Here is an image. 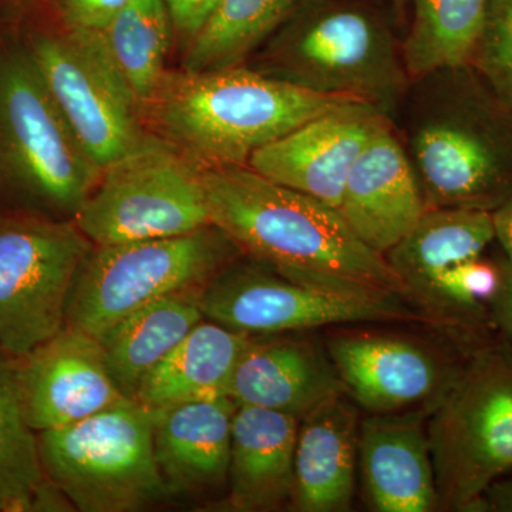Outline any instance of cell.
Returning <instances> with one entry per match:
<instances>
[{
	"label": "cell",
	"instance_id": "cell-1",
	"mask_svg": "<svg viewBox=\"0 0 512 512\" xmlns=\"http://www.w3.org/2000/svg\"><path fill=\"white\" fill-rule=\"evenodd\" d=\"M212 225L285 278L370 302H409L399 276L336 208L248 165L204 168ZM414 306V305H413Z\"/></svg>",
	"mask_w": 512,
	"mask_h": 512
},
{
	"label": "cell",
	"instance_id": "cell-2",
	"mask_svg": "<svg viewBox=\"0 0 512 512\" xmlns=\"http://www.w3.org/2000/svg\"><path fill=\"white\" fill-rule=\"evenodd\" d=\"M400 110L427 210L493 212L511 197L512 107L471 64L410 80Z\"/></svg>",
	"mask_w": 512,
	"mask_h": 512
},
{
	"label": "cell",
	"instance_id": "cell-3",
	"mask_svg": "<svg viewBox=\"0 0 512 512\" xmlns=\"http://www.w3.org/2000/svg\"><path fill=\"white\" fill-rule=\"evenodd\" d=\"M353 100L309 92L238 64L167 70L143 116L156 136L201 167H239L295 128Z\"/></svg>",
	"mask_w": 512,
	"mask_h": 512
},
{
	"label": "cell",
	"instance_id": "cell-4",
	"mask_svg": "<svg viewBox=\"0 0 512 512\" xmlns=\"http://www.w3.org/2000/svg\"><path fill=\"white\" fill-rule=\"evenodd\" d=\"M261 47L258 72L366 101L392 120L410 86L402 43L379 16L352 3L305 0Z\"/></svg>",
	"mask_w": 512,
	"mask_h": 512
},
{
	"label": "cell",
	"instance_id": "cell-5",
	"mask_svg": "<svg viewBox=\"0 0 512 512\" xmlns=\"http://www.w3.org/2000/svg\"><path fill=\"white\" fill-rule=\"evenodd\" d=\"M101 171L74 136L28 46L0 47V198L9 212L73 220Z\"/></svg>",
	"mask_w": 512,
	"mask_h": 512
},
{
	"label": "cell",
	"instance_id": "cell-6",
	"mask_svg": "<svg viewBox=\"0 0 512 512\" xmlns=\"http://www.w3.org/2000/svg\"><path fill=\"white\" fill-rule=\"evenodd\" d=\"M439 510L481 512L512 471V342L495 332L467 357L427 420Z\"/></svg>",
	"mask_w": 512,
	"mask_h": 512
},
{
	"label": "cell",
	"instance_id": "cell-7",
	"mask_svg": "<svg viewBox=\"0 0 512 512\" xmlns=\"http://www.w3.org/2000/svg\"><path fill=\"white\" fill-rule=\"evenodd\" d=\"M156 412L133 399L37 433L52 484L82 512L143 510L168 497L154 451Z\"/></svg>",
	"mask_w": 512,
	"mask_h": 512
},
{
	"label": "cell",
	"instance_id": "cell-8",
	"mask_svg": "<svg viewBox=\"0 0 512 512\" xmlns=\"http://www.w3.org/2000/svg\"><path fill=\"white\" fill-rule=\"evenodd\" d=\"M242 255L215 225L178 237L94 245L74 281L64 326L99 340L147 303L207 288Z\"/></svg>",
	"mask_w": 512,
	"mask_h": 512
},
{
	"label": "cell",
	"instance_id": "cell-9",
	"mask_svg": "<svg viewBox=\"0 0 512 512\" xmlns=\"http://www.w3.org/2000/svg\"><path fill=\"white\" fill-rule=\"evenodd\" d=\"M73 221L94 245L178 237L210 227L204 167L153 134L101 171Z\"/></svg>",
	"mask_w": 512,
	"mask_h": 512
},
{
	"label": "cell",
	"instance_id": "cell-10",
	"mask_svg": "<svg viewBox=\"0 0 512 512\" xmlns=\"http://www.w3.org/2000/svg\"><path fill=\"white\" fill-rule=\"evenodd\" d=\"M93 248L73 220L0 214V352L19 359L64 328L70 292Z\"/></svg>",
	"mask_w": 512,
	"mask_h": 512
},
{
	"label": "cell",
	"instance_id": "cell-11",
	"mask_svg": "<svg viewBox=\"0 0 512 512\" xmlns=\"http://www.w3.org/2000/svg\"><path fill=\"white\" fill-rule=\"evenodd\" d=\"M25 45L74 136L100 170L153 137L103 33L37 32Z\"/></svg>",
	"mask_w": 512,
	"mask_h": 512
},
{
	"label": "cell",
	"instance_id": "cell-12",
	"mask_svg": "<svg viewBox=\"0 0 512 512\" xmlns=\"http://www.w3.org/2000/svg\"><path fill=\"white\" fill-rule=\"evenodd\" d=\"M244 256V255H242ZM227 266L202 291L205 319L248 335L306 332L353 323L434 326L412 303L370 302L299 284L255 259Z\"/></svg>",
	"mask_w": 512,
	"mask_h": 512
},
{
	"label": "cell",
	"instance_id": "cell-13",
	"mask_svg": "<svg viewBox=\"0 0 512 512\" xmlns=\"http://www.w3.org/2000/svg\"><path fill=\"white\" fill-rule=\"evenodd\" d=\"M477 346L433 349L394 333L342 330L326 350L345 393L367 412L430 413Z\"/></svg>",
	"mask_w": 512,
	"mask_h": 512
},
{
	"label": "cell",
	"instance_id": "cell-14",
	"mask_svg": "<svg viewBox=\"0 0 512 512\" xmlns=\"http://www.w3.org/2000/svg\"><path fill=\"white\" fill-rule=\"evenodd\" d=\"M12 362L23 412L37 433L127 399L107 369L99 340L70 326Z\"/></svg>",
	"mask_w": 512,
	"mask_h": 512
},
{
	"label": "cell",
	"instance_id": "cell-15",
	"mask_svg": "<svg viewBox=\"0 0 512 512\" xmlns=\"http://www.w3.org/2000/svg\"><path fill=\"white\" fill-rule=\"evenodd\" d=\"M392 121L372 104L349 101L256 151L248 167L338 210L356 158Z\"/></svg>",
	"mask_w": 512,
	"mask_h": 512
},
{
	"label": "cell",
	"instance_id": "cell-16",
	"mask_svg": "<svg viewBox=\"0 0 512 512\" xmlns=\"http://www.w3.org/2000/svg\"><path fill=\"white\" fill-rule=\"evenodd\" d=\"M367 247L386 254L427 207L394 123L379 128L350 168L338 207Z\"/></svg>",
	"mask_w": 512,
	"mask_h": 512
},
{
	"label": "cell",
	"instance_id": "cell-17",
	"mask_svg": "<svg viewBox=\"0 0 512 512\" xmlns=\"http://www.w3.org/2000/svg\"><path fill=\"white\" fill-rule=\"evenodd\" d=\"M303 332L251 335L239 356L228 396L238 406L306 413L345 393L328 350Z\"/></svg>",
	"mask_w": 512,
	"mask_h": 512
},
{
	"label": "cell",
	"instance_id": "cell-18",
	"mask_svg": "<svg viewBox=\"0 0 512 512\" xmlns=\"http://www.w3.org/2000/svg\"><path fill=\"white\" fill-rule=\"evenodd\" d=\"M424 410L370 413L360 421L359 467L376 512L439 510L436 474Z\"/></svg>",
	"mask_w": 512,
	"mask_h": 512
},
{
	"label": "cell",
	"instance_id": "cell-19",
	"mask_svg": "<svg viewBox=\"0 0 512 512\" xmlns=\"http://www.w3.org/2000/svg\"><path fill=\"white\" fill-rule=\"evenodd\" d=\"M357 409L339 393L306 413L295 448L292 510L346 512L352 508L359 461Z\"/></svg>",
	"mask_w": 512,
	"mask_h": 512
},
{
	"label": "cell",
	"instance_id": "cell-20",
	"mask_svg": "<svg viewBox=\"0 0 512 512\" xmlns=\"http://www.w3.org/2000/svg\"><path fill=\"white\" fill-rule=\"evenodd\" d=\"M231 397L154 410V451L168 494H202L228 483Z\"/></svg>",
	"mask_w": 512,
	"mask_h": 512
},
{
	"label": "cell",
	"instance_id": "cell-21",
	"mask_svg": "<svg viewBox=\"0 0 512 512\" xmlns=\"http://www.w3.org/2000/svg\"><path fill=\"white\" fill-rule=\"evenodd\" d=\"M301 419L264 407L238 406L232 420L227 507L274 511L291 507Z\"/></svg>",
	"mask_w": 512,
	"mask_h": 512
},
{
	"label": "cell",
	"instance_id": "cell-22",
	"mask_svg": "<svg viewBox=\"0 0 512 512\" xmlns=\"http://www.w3.org/2000/svg\"><path fill=\"white\" fill-rule=\"evenodd\" d=\"M251 335L201 320L144 379L134 397L150 409L229 397L239 356Z\"/></svg>",
	"mask_w": 512,
	"mask_h": 512
},
{
	"label": "cell",
	"instance_id": "cell-23",
	"mask_svg": "<svg viewBox=\"0 0 512 512\" xmlns=\"http://www.w3.org/2000/svg\"><path fill=\"white\" fill-rule=\"evenodd\" d=\"M494 241L491 212L434 208L426 211L384 259L402 281L409 302L419 309L431 285L446 269L483 255Z\"/></svg>",
	"mask_w": 512,
	"mask_h": 512
},
{
	"label": "cell",
	"instance_id": "cell-24",
	"mask_svg": "<svg viewBox=\"0 0 512 512\" xmlns=\"http://www.w3.org/2000/svg\"><path fill=\"white\" fill-rule=\"evenodd\" d=\"M202 291L171 293L147 303L101 336L107 369L124 397L134 400L151 370L205 319Z\"/></svg>",
	"mask_w": 512,
	"mask_h": 512
},
{
	"label": "cell",
	"instance_id": "cell-25",
	"mask_svg": "<svg viewBox=\"0 0 512 512\" xmlns=\"http://www.w3.org/2000/svg\"><path fill=\"white\" fill-rule=\"evenodd\" d=\"M72 505L47 478L16 386L12 357L0 352V512L66 511Z\"/></svg>",
	"mask_w": 512,
	"mask_h": 512
},
{
	"label": "cell",
	"instance_id": "cell-26",
	"mask_svg": "<svg viewBox=\"0 0 512 512\" xmlns=\"http://www.w3.org/2000/svg\"><path fill=\"white\" fill-rule=\"evenodd\" d=\"M305 0H224L197 39L187 47L190 72L244 64Z\"/></svg>",
	"mask_w": 512,
	"mask_h": 512
},
{
	"label": "cell",
	"instance_id": "cell-27",
	"mask_svg": "<svg viewBox=\"0 0 512 512\" xmlns=\"http://www.w3.org/2000/svg\"><path fill=\"white\" fill-rule=\"evenodd\" d=\"M413 22L402 43L410 80L468 63L487 0H412Z\"/></svg>",
	"mask_w": 512,
	"mask_h": 512
},
{
	"label": "cell",
	"instance_id": "cell-28",
	"mask_svg": "<svg viewBox=\"0 0 512 512\" xmlns=\"http://www.w3.org/2000/svg\"><path fill=\"white\" fill-rule=\"evenodd\" d=\"M101 33L143 110L167 73L173 26L163 0H131Z\"/></svg>",
	"mask_w": 512,
	"mask_h": 512
},
{
	"label": "cell",
	"instance_id": "cell-29",
	"mask_svg": "<svg viewBox=\"0 0 512 512\" xmlns=\"http://www.w3.org/2000/svg\"><path fill=\"white\" fill-rule=\"evenodd\" d=\"M468 64L512 107V0H487Z\"/></svg>",
	"mask_w": 512,
	"mask_h": 512
},
{
	"label": "cell",
	"instance_id": "cell-30",
	"mask_svg": "<svg viewBox=\"0 0 512 512\" xmlns=\"http://www.w3.org/2000/svg\"><path fill=\"white\" fill-rule=\"evenodd\" d=\"M131 0H56L64 29L103 32Z\"/></svg>",
	"mask_w": 512,
	"mask_h": 512
},
{
	"label": "cell",
	"instance_id": "cell-31",
	"mask_svg": "<svg viewBox=\"0 0 512 512\" xmlns=\"http://www.w3.org/2000/svg\"><path fill=\"white\" fill-rule=\"evenodd\" d=\"M173 32L183 37L187 47L214 18L224 0H163Z\"/></svg>",
	"mask_w": 512,
	"mask_h": 512
},
{
	"label": "cell",
	"instance_id": "cell-32",
	"mask_svg": "<svg viewBox=\"0 0 512 512\" xmlns=\"http://www.w3.org/2000/svg\"><path fill=\"white\" fill-rule=\"evenodd\" d=\"M500 262L503 276L500 289L491 302L490 311L495 328L512 342V266L503 254L500 255Z\"/></svg>",
	"mask_w": 512,
	"mask_h": 512
},
{
	"label": "cell",
	"instance_id": "cell-33",
	"mask_svg": "<svg viewBox=\"0 0 512 512\" xmlns=\"http://www.w3.org/2000/svg\"><path fill=\"white\" fill-rule=\"evenodd\" d=\"M481 512H512V471L487 488L481 500Z\"/></svg>",
	"mask_w": 512,
	"mask_h": 512
},
{
	"label": "cell",
	"instance_id": "cell-34",
	"mask_svg": "<svg viewBox=\"0 0 512 512\" xmlns=\"http://www.w3.org/2000/svg\"><path fill=\"white\" fill-rule=\"evenodd\" d=\"M493 214L495 241L500 244L501 254L512 266V195Z\"/></svg>",
	"mask_w": 512,
	"mask_h": 512
},
{
	"label": "cell",
	"instance_id": "cell-35",
	"mask_svg": "<svg viewBox=\"0 0 512 512\" xmlns=\"http://www.w3.org/2000/svg\"><path fill=\"white\" fill-rule=\"evenodd\" d=\"M393 3H396V5H403L406 0H392Z\"/></svg>",
	"mask_w": 512,
	"mask_h": 512
}]
</instances>
